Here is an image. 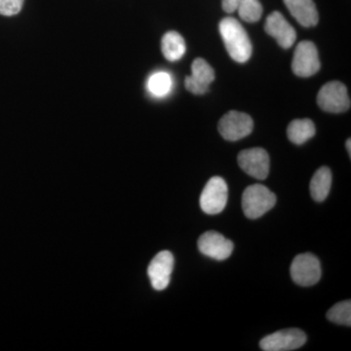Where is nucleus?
I'll return each instance as SVG.
<instances>
[{
	"label": "nucleus",
	"mask_w": 351,
	"mask_h": 351,
	"mask_svg": "<svg viewBox=\"0 0 351 351\" xmlns=\"http://www.w3.org/2000/svg\"><path fill=\"white\" fill-rule=\"evenodd\" d=\"M219 29L228 55L237 63H246L252 55V43L242 25L234 18L226 17Z\"/></svg>",
	"instance_id": "obj_1"
},
{
	"label": "nucleus",
	"mask_w": 351,
	"mask_h": 351,
	"mask_svg": "<svg viewBox=\"0 0 351 351\" xmlns=\"http://www.w3.org/2000/svg\"><path fill=\"white\" fill-rule=\"evenodd\" d=\"M276 196L263 184H253L245 189L242 196V209L247 218H261L274 207Z\"/></svg>",
	"instance_id": "obj_2"
},
{
	"label": "nucleus",
	"mask_w": 351,
	"mask_h": 351,
	"mask_svg": "<svg viewBox=\"0 0 351 351\" xmlns=\"http://www.w3.org/2000/svg\"><path fill=\"white\" fill-rule=\"evenodd\" d=\"M228 188L225 180L213 177L209 180L200 195V206L208 215H218L228 203Z\"/></svg>",
	"instance_id": "obj_3"
},
{
	"label": "nucleus",
	"mask_w": 351,
	"mask_h": 351,
	"mask_svg": "<svg viewBox=\"0 0 351 351\" xmlns=\"http://www.w3.org/2000/svg\"><path fill=\"white\" fill-rule=\"evenodd\" d=\"M321 265L319 260L311 253L300 254L291 265V276L300 286L308 287L320 280Z\"/></svg>",
	"instance_id": "obj_4"
},
{
	"label": "nucleus",
	"mask_w": 351,
	"mask_h": 351,
	"mask_svg": "<svg viewBox=\"0 0 351 351\" xmlns=\"http://www.w3.org/2000/svg\"><path fill=\"white\" fill-rule=\"evenodd\" d=\"M317 103L324 112L339 113L350 110V99L348 89L343 83L332 82L321 88Z\"/></svg>",
	"instance_id": "obj_5"
},
{
	"label": "nucleus",
	"mask_w": 351,
	"mask_h": 351,
	"mask_svg": "<svg viewBox=\"0 0 351 351\" xmlns=\"http://www.w3.org/2000/svg\"><path fill=\"white\" fill-rule=\"evenodd\" d=\"M254 129L253 119L246 113L230 110L219 122V132L226 141L235 142L250 135Z\"/></svg>",
	"instance_id": "obj_6"
},
{
	"label": "nucleus",
	"mask_w": 351,
	"mask_h": 351,
	"mask_svg": "<svg viewBox=\"0 0 351 351\" xmlns=\"http://www.w3.org/2000/svg\"><path fill=\"white\" fill-rule=\"evenodd\" d=\"M320 69L317 48L311 41L304 40L295 47L292 62V71L300 77H309Z\"/></svg>",
	"instance_id": "obj_7"
},
{
	"label": "nucleus",
	"mask_w": 351,
	"mask_h": 351,
	"mask_svg": "<svg viewBox=\"0 0 351 351\" xmlns=\"http://www.w3.org/2000/svg\"><path fill=\"white\" fill-rule=\"evenodd\" d=\"M306 343V336L299 329H286L274 332L261 341L265 351H291L302 348Z\"/></svg>",
	"instance_id": "obj_8"
},
{
	"label": "nucleus",
	"mask_w": 351,
	"mask_h": 351,
	"mask_svg": "<svg viewBox=\"0 0 351 351\" xmlns=\"http://www.w3.org/2000/svg\"><path fill=\"white\" fill-rule=\"evenodd\" d=\"M237 161L240 168L255 179L265 180L269 176L270 161L265 149L261 147L244 149L239 154Z\"/></svg>",
	"instance_id": "obj_9"
},
{
	"label": "nucleus",
	"mask_w": 351,
	"mask_h": 351,
	"mask_svg": "<svg viewBox=\"0 0 351 351\" xmlns=\"http://www.w3.org/2000/svg\"><path fill=\"white\" fill-rule=\"evenodd\" d=\"M173 269L174 257L171 252H159L156 257L152 258L147 269V274L154 290L163 291L168 287Z\"/></svg>",
	"instance_id": "obj_10"
},
{
	"label": "nucleus",
	"mask_w": 351,
	"mask_h": 351,
	"mask_svg": "<svg viewBox=\"0 0 351 351\" xmlns=\"http://www.w3.org/2000/svg\"><path fill=\"white\" fill-rule=\"evenodd\" d=\"M198 249L203 255L216 261H225L232 256L233 243L217 232L203 233L198 239Z\"/></svg>",
	"instance_id": "obj_11"
},
{
	"label": "nucleus",
	"mask_w": 351,
	"mask_h": 351,
	"mask_svg": "<svg viewBox=\"0 0 351 351\" xmlns=\"http://www.w3.org/2000/svg\"><path fill=\"white\" fill-rule=\"evenodd\" d=\"M191 75L186 76V90L195 95L207 93L209 85L215 80V71L204 59H195L191 64Z\"/></svg>",
	"instance_id": "obj_12"
},
{
	"label": "nucleus",
	"mask_w": 351,
	"mask_h": 351,
	"mask_svg": "<svg viewBox=\"0 0 351 351\" xmlns=\"http://www.w3.org/2000/svg\"><path fill=\"white\" fill-rule=\"evenodd\" d=\"M265 29L284 49L292 47L297 38L294 27L289 24L280 12L274 11L267 18Z\"/></svg>",
	"instance_id": "obj_13"
},
{
	"label": "nucleus",
	"mask_w": 351,
	"mask_h": 351,
	"mask_svg": "<svg viewBox=\"0 0 351 351\" xmlns=\"http://www.w3.org/2000/svg\"><path fill=\"white\" fill-rule=\"evenodd\" d=\"M284 3L302 27H314L318 24L319 16L313 0H284Z\"/></svg>",
	"instance_id": "obj_14"
},
{
	"label": "nucleus",
	"mask_w": 351,
	"mask_h": 351,
	"mask_svg": "<svg viewBox=\"0 0 351 351\" xmlns=\"http://www.w3.org/2000/svg\"><path fill=\"white\" fill-rule=\"evenodd\" d=\"M332 186L331 170L326 166L319 168L314 173L311 182V193L314 200L322 202L326 199Z\"/></svg>",
	"instance_id": "obj_15"
},
{
	"label": "nucleus",
	"mask_w": 351,
	"mask_h": 351,
	"mask_svg": "<svg viewBox=\"0 0 351 351\" xmlns=\"http://www.w3.org/2000/svg\"><path fill=\"white\" fill-rule=\"evenodd\" d=\"M161 50L168 61L176 62L181 59L186 53V43L179 32H169L164 34L161 41Z\"/></svg>",
	"instance_id": "obj_16"
},
{
	"label": "nucleus",
	"mask_w": 351,
	"mask_h": 351,
	"mask_svg": "<svg viewBox=\"0 0 351 351\" xmlns=\"http://www.w3.org/2000/svg\"><path fill=\"white\" fill-rule=\"evenodd\" d=\"M315 125L311 119H295L289 124V140L295 145H302L315 135Z\"/></svg>",
	"instance_id": "obj_17"
},
{
	"label": "nucleus",
	"mask_w": 351,
	"mask_h": 351,
	"mask_svg": "<svg viewBox=\"0 0 351 351\" xmlns=\"http://www.w3.org/2000/svg\"><path fill=\"white\" fill-rule=\"evenodd\" d=\"M172 77L166 71H157L149 78L147 90L152 96L162 98L170 93L172 89Z\"/></svg>",
	"instance_id": "obj_18"
},
{
	"label": "nucleus",
	"mask_w": 351,
	"mask_h": 351,
	"mask_svg": "<svg viewBox=\"0 0 351 351\" xmlns=\"http://www.w3.org/2000/svg\"><path fill=\"white\" fill-rule=\"evenodd\" d=\"M240 18L247 23H255L262 17L263 6L258 0H239Z\"/></svg>",
	"instance_id": "obj_19"
},
{
	"label": "nucleus",
	"mask_w": 351,
	"mask_h": 351,
	"mask_svg": "<svg viewBox=\"0 0 351 351\" xmlns=\"http://www.w3.org/2000/svg\"><path fill=\"white\" fill-rule=\"evenodd\" d=\"M327 318L336 324L350 326L351 325V302L345 301L335 304L327 313Z\"/></svg>",
	"instance_id": "obj_20"
},
{
	"label": "nucleus",
	"mask_w": 351,
	"mask_h": 351,
	"mask_svg": "<svg viewBox=\"0 0 351 351\" xmlns=\"http://www.w3.org/2000/svg\"><path fill=\"white\" fill-rule=\"evenodd\" d=\"M24 0H0V15L14 16L20 12Z\"/></svg>",
	"instance_id": "obj_21"
},
{
	"label": "nucleus",
	"mask_w": 351,
	"mask_h": 351,
	"mask_svg": "<svg viewBox=\"0 0 351 351\" xmlns=\"http://www.w3.org/2000/svg\"><path fill=\"white\" fill-rule=\"evenodd\" d=\"M239 0H221V6L226 13H233L237 9Z\"/></svg>",
	"instance_id": "obj_22"
},
{
	"label": "nucleus",
	"mask_w": 351,
	"mask_h": 351,
	"mask_svg": "<svg viewBox=\"0 0 351 351\" xmlns=\"http://www.w3.org/2000/svg\"><path fill=\"white\" fill-rule=\"evenodd\" d=\"M351 142L350 138H348V141H346V149H348V154L351 156Z\"/></svg>",
	"instance_id": "obj_23"
}]
</instances>
